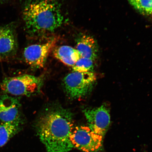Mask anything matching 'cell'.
I'll return each instance as SVG.
<instances>
[{"label": "cell", "mask_w": 152, "mask_h": 152, "mask_svg": "<svg viewBox=\"0 0 152 152\" xmlns=\"http://www.w3.org/2000/svg\"><path fill=\"white\" fill-rule=\"evenodd\" d=\"M73 125L71 112L58 108L44 113L36 128L47 152H68L73 148L70 140Z\"/></svg>", "instance_id": "obj_1"}, {"label": "cell", "mask_w": 152, "mask_h": 152, "mask_svg": "<svg viewBox=\"0 0 152 152\" xmlns=\"http://www.w3.org/2000/svg\"><path fill=\"white\" fill-rule=\"evenodd\" d=\"M23 18L26 31L33 35L53 33L65 22L61 5L57 0H27Z\"/></svg>", "instance_id": "obj_2"}, {"label": "cell", "mask_w": 152, "mask_h": 152, "mask_svg": "<svg viewBox=\"0 0 152 152\" xmlns=\"http://www.w3.org/2000/svg\"><path fill=\"white\" fill-rule=\"evenodd\" d=\"M42 77L29 75L6 77L0 85L5 94L29 96L39 92L43 82Z\"/></svg>", "instance_id": "obj_3"}, {"label": "cell", "mask_w": 152, "mask_h": 152, "mask_svg": "<svg viewBox=\"0 0 152 152\" xmlns=\"http://www.w3.org/2000/svg\"><path fill=\"white\" fill-rule=\"evenodd\" d=\"M96 80V76L93 72H73L64 78V86L70 98H80L91 92Z\"/></svg>", "instance_id": "obj_4"}, {"label": "cell", "mask_w": 152, "mask_h": 152, "mask_svg": "<svg viewBox=\"0 0 152 152\" xmlns=\"http://www.w3.org/2000/svg\"><path fill=\"white\" fill-rule=\"evenodd\" d=\"M104 138L88 126H79L74 128L70 140L73 148L83 152H99L103 149Z\"/></svg>", "instance_id": "obj_5"}, {"label": "cell", "mask_w": 152, "mask_h": 152, "mask_svg": "<svg viewBox=\"0 0 152 152\" xmlns=\"http://www.w3.org/2000/svg\"><path fill=\"white\" fill-rule=\"evenodd\" d=\"M57 41L56 38L53 37L45 43L35 44L26 47L23 53L25 61L32 67L43 68L49 54L56 47Z\"/></svg>", "instance_id": "obj_6"}, {"label": "cell", "mask_w": 152, "mask_h": 152, "mask_svg": "<svg viewBox=\"0 0 152 152\" xmlns=\"http://www.w3.org/2000/svg\"><path fill=\"white\" fill-rule=\"evenodd\" d=\"M18 49L16 24L12 22L0 26V60L12 59L16 56Z\"/></svg>", "instance_id": "obj_7"}, {"label": "cell", "mask_w": 152, "mask_h": 152, "mask_svg": "<svg viewBox=\"0 0 152 152\" xmlns=\"http://www.w3.org/2000/svg\"><path fill=\"white\" fill-rule=\"evenodd\" d=\"M89 128L93 132L104 137L111 123L109 109L103 104L100 107L84 110Z\"/></svg>", "instance_id": "obj_8"}, {"label": "cell", "mask_w": 152, "mask_h": 152, "mask_svg": "<svg viewBox=\"0 0 152 152\" xmlns=\"http://www.w3.org/2000/svg\"><path fill=\"white\" fill-rule=\"evenodd\" d=\"M20 104L18 98L7 94L0 97V121L2 123L18 121L23 122L21 115Z\"/></svg>", "instance_id": "obj_9"}, {"label": "cell", "mask_w": 152, "mask_h": 152, "mask_svg": "<svg viewBox=\"0 0 152 152\" xmlns=\"http://www.w3.org/2000/svg\"><path fill=\"white\" fill-rule=\"evenodd\" d=\"M77 50L82 57L94 61L97 58L98 48L97 44L94 38L83 35L80 36L76 41Z\"/></svg>", "instance_id": "obj_10"}, {"label": "cell", "mask_w": 152, "mask_h": 152, "mask_svg": "<svg viewBox=\"0 0 152 152\" xmlns=\"http://www.w3.org/2000/svg\"><path fill=\"white\" fill-rule=\"evenodd\" d=\"M53 54L57 59L71 67L81 57L77 49L66 45L55 48L53 50Z\"/></svg>", "instance_id": "obj_11"}, {"label": "cell", "mask_w": 152, "mask_h": 152, "mask_svg": "<svg viewBox=\"0 0 152 152\" xmlns=\"http://www.w3.org/2000/svg\"><path fill=\"white\" fill-rule=\"evenodd\" d=\"M23 122L18 121L2 123L0 125V148L6 144L10 140L20 132Z\"/></svg>", "instance_id": "obj_12"}, {"label": "cell", "mask_w": 152, "mask_h": 152, "mask_svg": "<svg viewBox=\"0 0 152 152\" xmlns=\"http://www.w3.org/2000/svg\"><path fill=\"white\" fill-rule=\"evenodd\" d=\"M94 61L91 59L81 57L72 66L73 72H93L94 68Z\"/></svg>", "instance_id": "obj_13"}, {"label": "cell", "mask_w": 152, "mask_h": 152, "mask_svg": "<svg viewBox=\"0 0 152 152\" xmlns=\"http://www.w3.org/2000/svg\"><path fill=\"white\" fill-rule=\"evenodd\" d=\"M138 11L142 14L152 16V0H140Z\"/></svg>", "instance_id": "obj_14"}, {"label": "cell", "mask_w": 152, "mask_h": 152, "mask_svg": "<svg viewBox=\"0 0 152 152\" xmlns=\"http://www.w3.org/2000/svg\"><path fill=\"white\" fill-rule=\"evenodd\" d=\"M129 3L136 10H139V3L140 0H128Z\"/></svg>", "instance_id": "obj_15"}, {"label": "cell", "mask_w": 152, "mask_h": 152, "mask_svg": "<svg viewBox=\"0 0 152 152\" xmlns=\"http://www.w3.org/2000/svg\"><path fill=\"white\" fill-rule=\"evenodd\" d=\"M9 0H0V4L6 3Z\"/></svg>", "instance_id": "obj_16"}]
</instances>
